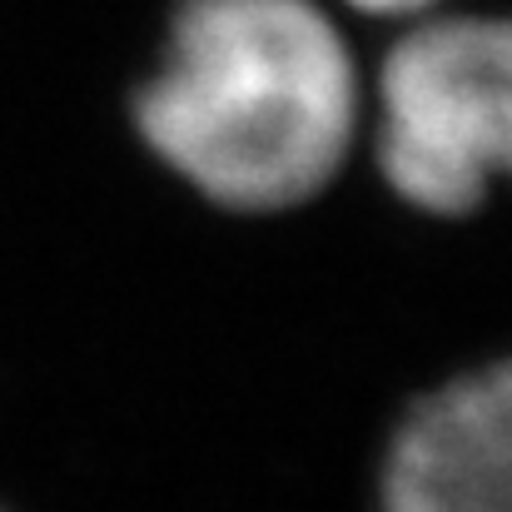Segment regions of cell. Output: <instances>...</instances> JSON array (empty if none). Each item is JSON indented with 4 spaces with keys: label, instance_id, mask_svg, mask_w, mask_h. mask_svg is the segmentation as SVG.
Instances as JSON below:
<instances>
[{
    "label": "cell",
    "instance_id": "obj_1",
    "mask_svg": "<svg viewBox=\"0 0 512 512\" xmlns=\"http://www.w3.org/2000/svg\"><path fill=\"white\" fill-rule=\"evenodd\" d=\"M135 130L219 209H299L363 135V70L324 0H179Z\"/></svg>",
    "mask_w": 512,
    "mask_h": 512
},
{
    "label": "cell",
    "instance_id": "obj_2",
    "mask_svg": "<svg viewBox=\"0 0 512 512\" xmlns=\"http://www.w3.org/2000/svg\"><path fill=\"white\" fill-rule=\"evenodd\" d=\"M363 135L403 204L438 219L483 209L512 160V30L448 5L403 20L363 80Z\"/></svg>",
    "mask_w": 512,
    "mask_h": 512
},
{
    "label": "cell",
    "instance_id": "obj_3",
    "mask_svg": "<svg viewBox=\"0 0 512 512\" xmlns=\"http://www.w3.org/2000/svg\"><path fill=\"white\" fill-rule=\"evenodd\" d=\"M512 378L503 363L428 393L398 428L383 512H508Z\"/></svg>",
    "mask_w": 512,
    "mask_h": 512
},
{
    "label": "cell",
    "instance_id": "obj_4",
    "mask_svg": "<svg viewBox=\"0 0 512 512\" xmlns=\"http://www.w3.org/2000/svg\"><path fill=\"white\" fill-rule=\"evenodd\" d=\"M358 15H378V20H418V15H433L443 10L448 0H339Z\"/></svg>",
    "mask_w": 512,
    "mask_h": 512
}]
</instances>
